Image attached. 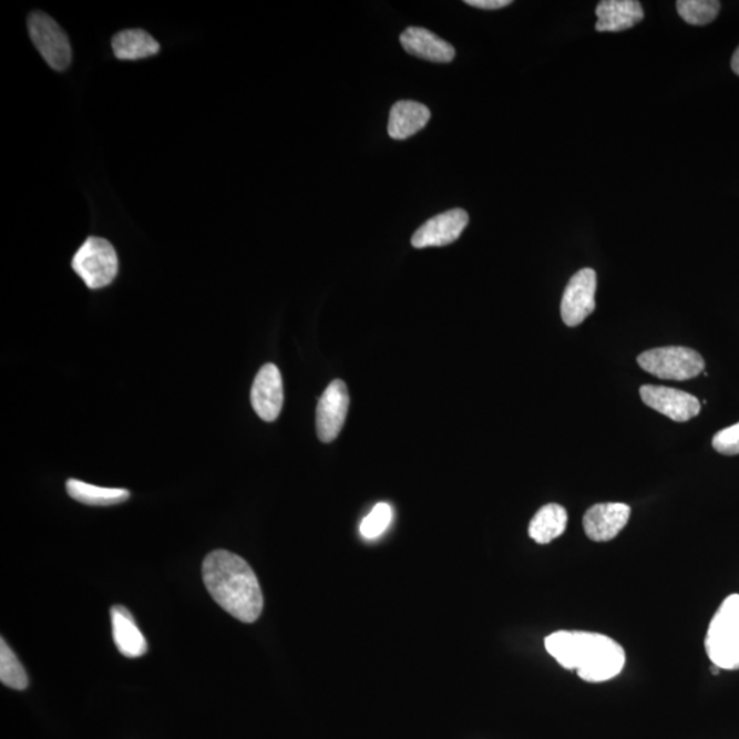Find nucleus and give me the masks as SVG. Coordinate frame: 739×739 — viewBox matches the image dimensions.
<instances>
[{
	"instance_id": "1",
	"label": "nucleus",
	"mask_w": 739,
	"mask_h": 739,
	"mask_svg": "<svg viewBox=\"0 0 739 739\" xmlns=\"http://www.w3.org/2000/svg\"><path fill=\"white\" fill-rule=\"evenodd\" d=\"M545 649L558 665L589 684L618 677L626 665L624 647L601 633L555 632L545 638Z\"/></svg>"
},
{
	"instance_id": "2",
	"label": "nucleus",
	"mask_w": 739,
	"mask_h": 739,
	"mask_svg": "<svg viewBox=\"0 0 739 739\" xmlns=\"http://www.w3.org/2000/svg\"><path fill=\"white\" fill-rule=\"evenodd\" d=\"M203 581L214 602L243 624H254L264 610L258 577L243 557L214 551L203 562Z\"/></svg>"
},
{
	"instance_id": "3",
	"label": "nucleus",
	"mask_w": 739,
	"mask_h": 739,
	"mask_svg": "<svg viewBox=\"0 0 739 739\" xmlns=\"http://www.w3.org/2000/svg\"><path fill=\"white\" fill-rule=\"evenodd\" d=\"M706 650L714 666L720 670H739V595H731L720 604L709 624Z\"/></svg>"
},
{
	"instance_id": "4",
	"label": "nucleus",
	"mask_w": 739,
	"mask_h": 739,
	"mask_svg": "<svg viewBox=\"0 0 739 739\" xmlns=\"http://www.w3.org/2000/svg\"><path fill=\"white\" fill-rule=\"evenodd\" d=\"M637 362L642 369L660 380L686 381L700 376L706 362L695 349L686 347H663L649 349L639 355Z\"/></svg>"
},
{
	"instance_id": "5",
	"label": "nucleus",
	"mask_w": 739,
	"mask_h": 739,
	"mask_svg": "<svg viewBox=\"0 0 739 739\" xmlns=\"http://www.w3.org/2000/svg\"><path fill=\"white\" fill-rule=\"evenodd\" d=\"M72 267L90 289H101L112 284L119 275V256L107 240L86 238L72 260Z\"/></svg>"
},
{
	"instance_id": "6",
	"label": "nucleus",
	"mask_w": 739,
	"mask_h": 739,
	"mask_svg": "<svg viewBox=\"0 0 739 739\" xmlns=\"http://www.w3.org/2000/svg\"><path fill=\"white\" fill-rule=\"evenodd\" d=\"M29 34L47 65L63 72L72 63V45L63 29L42 11H34L28 19Z\"/></svg>"
},
{
	"instance_id": "7",
	"label": "nucleus",
	"mask_w": 739,
	"mask_h": 739,
	"mask_svg": "<svg viewBox=\"0 0 739 739\" xmlns=\"http://www.w3.org/2000/svg\"><path fill=\"white\" fill-rule=\"evenodd\" d=\"M597 275L593 269H582L569 279L564 290L561 312L563 322L575 328L585 321L596 308Z\"/></svg>"
},
{
	"instance_id": "8",
	"label": "nucleus",
	"mask_w": 739,
	"mask_h": 739,
	"mask_svg": "<svg viewBox=\"0 0 739 739\" xmlns=\"http://www.w3.org/2000/svg\"><path fill=\"white\" fill-rule=\"evenodd\" d=\"M349 394L345 381L335 380L325 389L317 407V434L329 444L339 438L348 415Z\"/></svg>"
},
{
	"instance_id": "9",
	"label": "nucleus",
	"mask_w": 739,
	"mask_h": 739,
	"mask_svg": "<svg viewBox=\"0 0 739 739\" xmlns=\"http://www.w3.org/2000/svg\"><path fill=\"white\" fill-rule=\"evenodd\" d=\"M639 394L645 406L673 419L674 422H688L701 411L700 400L679 389L644 386L639 389Z\"/></svg>"
},
{
	"instance_id": "10",
	"label": "nucleus",
	"mask_w": 739,
	"mask_h": 739,
	"mask_svg": "<svg viewBox=\"0 0 739 739\" xmlns=\"http://www.w3.org/2000/svg\"><path fill=\"white\" fill-rule=\"evenodd\" d=\"M469 214L462 208L435 215L424 223L411 237L412 247L418 249L444 247L455 243L468 228Z\"/></svg>"
},
{
	"instance_id": "11",
	"label": "nucleus",
	"mask_w": 739,
	"mask_h": 739,
	"mask_svg": "<svg viewBox=\"0 0 739 739\" xmlns=\"http://www.w3.org/2000/svg\"><path fill=\"white\" fill-rule=\"evenodd\" d=\"M252 404L260 419L275 422L284 406V386L281 372L276 365L267 363L255 377L252 389Z\"/></svg>"
},
{
	"instance_id": "12",
	"label": "nucleus",
	"mask_w": 739,
	"mask_h": 739,
	"mask_svg": "<svg viewBox=\"0 0 739 739\" xmlns=\"http://www.w3.org/2000/svg\"><path fill=\"white\" fill-rule=\"evenodd\" d=\"M632 509L625 503L595 504L584 515V531L595 543H607L618 537L630 520Z\"/></svg>"
},
{
	"instance_id": "13",
	"label": "nucleus",
	"mask_w": 739,
	"mask_h": 739,
	"mask_svg": "<svg viewBox=\"0 0 739 739\" xmlns=\"http://www.w3.org/2000/svg\"><path fill=\"white\" fill-rule=\"evenodd\" d=\"M400 43L409 54L429 62L448 63L456 55L453 45L424 28H407L401 33Z\"/></svg>"
},
{
	"instance_id": "14",
	"label": "nucleus",
	"mask_w": 739,
	"mask_h": 739,
	"mask_svg": "<svg viewBox=\"0 0 739 739\" xmlns=\"http://www.w3.org/2000/svg\"><path fill=\"white\" fill-rule=\"evenodd\" d=\"M598 32H622L644 20L642 3L637 0H603L596 9Z\"/></svg>"
},
{
	"instance_id": "15",
	"label": "nucleus",
	"mask_w": 739,
	"mask_h": 739,
	"mask_svg": "<svg viewBox=\"0 0 739 739\" xmlns=\"http://www.w3.org/2000/svg\"><path fill=\"white\" fill-rule=\"evenodd\" d=\"M112 626L115 647L126 657L147 654L148 644L130 610L121 605L112 608Z\"/></svg>"
},
{
	"instance_id": "16",
	"label": "nucleus",
	"mask_w": 739,
	"mask_h": 739,
	"mask_svg": "<svg viewBox=\"0 0 739 739\" xmlns=\"http://www.w3.org/2000/svg\"><path fill=\"white\" fill-rule=\"evenodd\" d=\"M430 120V110L422 103L401 101L389 114L388 133L394 140H406L422 131Z\"/></svg>"
},
{
	"instance_id": "17",
	"label": "nucleus",
	"mask_w": 739,
	"mask_h": 739,
	"mask_svg": "<svg viewBox=\"0 0 739 739\" xmlns=\"http://www.w3.org/2000/svg\"><path fill=\"white\" fill-rule=\"evenodd\" d=\"M114 55L121 61H138L158 54L161 45L143 29H125L113 38Z\"/></svg>"
},
{
	"instance_id": "18",
	"label": "nucleus",
	"mask_w": 739,
	"mask_h": 739,
	"mask_svg": "<svg viewBox=\"0 0 739 739\" xmlns=\"http://www.w3.org/2000/svg\"><path fill=\"white\" fill-rule=\"evenodd\" d=\"M567 523L566 509L556 503L546 504L534 515L528 525V535L535 543L546 545L566 532Z\"/></svg>"
},
{
	"instance_id": "19",
	"label": "nucleus",
	"mask_w": 739,
	"mask_h": 739,
	"mask_svg": "<svg viewBox=\"0 0 739 739\" xmlns=\"http://www.w3.org/2000/svg\"><path fill=\"white\" fill-rule=\"evenodd\" d=\"M66 491L75 502L101 507L124 503L131 496L125 489L102 487L79 480H69Z\"/></svg>"
},
{
	"instance_id": "20",
	"label": "nucleus",
	"mask_w": 739,
	"mask_h": 739,
	"mask_svg": "<svg viewBox=\"0 0 739 739\" xmlns=\"http://www.w3.org/2000/svg\"><path fill=\"white\" fill-rule=\"evenodd\" d=\"M677 10L682 20L690 25H708L717 19L720 2L718 0H679Z\"/></svg>"
},
{
	"instance_id": "21",
	"label": "nucleus",
	"mask_w": 739,
	"mask_h": 739,
	"mask_svg": "<svg viewBox=\"0 0 739 739\" xmlns=\"http://www.w3.org/2000/svg\"><path fill=\"white\" fill-rule=\"evenodd\" d=\"M0 680L11 689L23 690L28 686V675L9 645L2 639L0 645Z\"/></svg>"
},
{
	"instance_id": "22",
	"label": "nucleus",
	"mask_w": 739,
	"mask_h": 739,
	"mask_svg": "<svg viewBox=\"0 0 739 739\" xmlns=\"http://www.w3.org/2000/svg\"><path fill=\"white\" fill-rule=\"evenodd\" d=\"M393 510L388 503H378L368 516L365 517L362 525H360V534L365 538L372 540L380 537L391 525Z\"/></svg>"
},
{
	"instance_id": "23",
	"label": "nucleus",
	"mask_w": 739,
	"mask_h": 739,
	"mask_svg": "<svg viewBox=\"0 0 739 739\" xmlns=\"http://www.w3.org/2000/svg\"><path fill=\"white\" fill-rule=\"evenodd\" d=\"M715 451L726 456L739 455V422L720 430L712 440Z\"/></svg>"
},
{
	"instance_id": "24",
	"label": "nucleus",
	"mask_w": 739,
	"mask_h": 739,
	"mask_svg": "<svg viewBox=\"0 0 739 739\" xmlns=\"http://www.w3.org/2000/svg\"><path fill=\"white\" fill-rule=\"evenodd\" d=\"M511 3V0H465V4L482 10H499L507 8Z\"/></svg>"
},
{
	"instance_id": "25",
	"label": "nucleus",
	"mask_w": 739,
	"mask_h": 739,
	"mask_svg": "<svg viewBox=\"0 0 739 739\" xmlns=\"http://www.w3.org/2000/svg\"><path fill=\"white\" fill-rule=\"evenodd\" d=\"M731 68L735 70V73L739 75V47L735 52V55H732Z\"/></svg>"
},
{
	"instance_id": "26",
	"label": "nucleus",
	"mask_w": 739,
	"mask_h": 739,
	"mask_svg": "<svg viewBox=\"0 0 739 739\" xmlns=\"http://www.w3.org/2000/svg\"><path fill=\"white\" fill-rule=\"evenodd\" d=\"M711 671H712L715 675H718L721 670H720L719 667H717V666H712V667H711Z\"/></svg>"
}]
</instances>
